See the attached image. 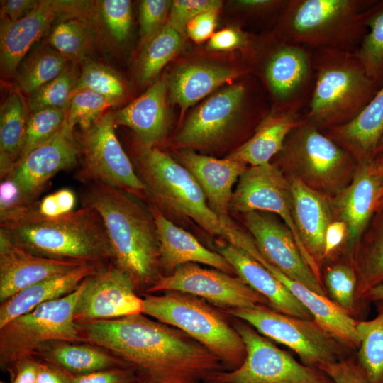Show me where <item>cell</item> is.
Listing matches in <instances>:
<instances>
[{
	"mask_svg": "<svg viewBox=\"0 0 383 383\" xmlns=\"http://www.w3.org/2000/svg\"><path fill=\"white\" fill-rule=\"evenodd\" d=\"M76 323L82 342L114 355L140 380L203 383L226 370L214 354L192 337L143 313Z\"/></svg>",
	"mask_w": 383,
	"mask_h": 383,
	"instance_id": "6da1fadb",
	"label": "cell"
},
{
	"mask_svg": "<svg viewBox=\"0 0 383 383\" xmlns=\"http://www.w3.org/2000/svg\"><path fill=\"white\" fill-rule=\"evenodd\" d=\"M84 184L82 206L93 208L101 216L113 263L131 277L136 289H148L160 277L159 244L150 209L124 191L97 182Z\"/></svg>",
	"mask_w": 383,
	"mask_h": 383,
	"instance_id": "7a4b0ae2",
	"label": "cell"
},
{
	"mask_svg": "<svg viewBox=\"0 0 383 383\" xmlns=\"http://www.w3.org/2000/svg\"><path fill=\"white\" fill-rule=\"evenodd\" d=\"M33 204L0 220V230L18 245L48 258L98 265L113 262L105 226L95 209L82 206L67 214L46 218L35 211Z\"/></svg>",
	"mask_w": 383,
	"mask_h": 383,
	"instance_id": "3957f363",
	"label": "cell"
},
{
	"mask_svg": "<svg viewBox=\"0 0 383 383\" xmlns=\"http://www.w3.org/2000/svg\"><path fill=\"white\" fill-rule=\"evenodd\" d=\"M133 149L135 163L154 204L189 218L210 234L242 248L250 234L230 217L221 216L210 208L202 189L184 166L157 147L138 142Z\"/></svg>",
	"mask_w": 383,
	"mask_h": 383,
	"instance_id": "277c9868",
	"label": "cell"
},
{
	"mask_svg": "<svg viewBox=\"0 0 383 383\" xmlns=\"http://www.w3.org/2000/svg\"><path fill=\"white\" fill-rule=\"evenodd\" d=\"M312 60L314 82L303 118L321 131L353 120L379 89L353 52L312 50Z\"/></svg>",
	"mask_w": 383,
	"mask_h": 383,
	"instance_id": "5b68a950",
	"label": "cell"
},
{
	"mask_svg": "<svg viewBox=\"0 0 383 383\" xmlns=\"http://www.w3.org/2000/svg\"><path fill=\"white\" fill-rule=\"evenodd\" d=\"M370 2L287 1L279 26L281 40L311 50L354 52L366 31L365 21Z\"/></svg>",
	"mask_w": 383,
	"mask_h": 383,
	"instance_id": "8992f818",
	"label": "cell"
},
{
	"mask_svg": "<svg viewBox=\"0 0 383 383\" xmlns=\"http://www.w3.org/2000/svg\"><path fill=\"white\" fill-rule=\"evenodd\" d=\"M143 299V314L192 337L214 354L226 370L243 362L246 351L241 337L223 313L205 300L174 291L145 294Z\"/></svg>",
	"mask_w": 383,
	"mask_h": 383,
	"instance_id": "52a82bcc",
	"label": "cell"
},
{
	"mask_svg": "<svg viewBox=\"0 0 383 383\" xmlns=\"http://www.w3.org/2000/svg\"><path fill=\"white\" fill-rule=\"evenodd\" d=\"M277 155L286 174L331 198L350 183L357 165L348 151L304 120Z\"/></svg>",
	"mask_w": 383,
	"mask_h": 383,
	"instance_id": "ba28073f",
	"label": "cell"
},
{
	"mask_svg": "<svg viewBox=\"0 0 383 383\" xmlns=\"http://www.w3.org/2000/svg\"><path fill=\"white\" fill-rule=\"evenodd\" d=\"M84 281L72 293L44 303L0 328L2 369L14 372L21 362L34 359L49 343L82 342L74 312Z\"/></svg>",
	"mask_w": 383,
	"mask_h": 383,
	"instance_id": "9c48e42d",
	"label": "cell"
},
{
	"mask_svg": "<svg viewBox=\"0 0 383 383\" xmlns=\"http://www.w3.org/2000/svg\"><path fill=\"white\" fill-rule=\"evenodd\" d=\"M224 311L248 323L265 338L289 348L305 365L317 368L353 355V350L314 319L284 314L266 305Z\"/></svg>",
	"mask_w": 383,
	"mask_h": 383,
	"instance_id": "30bf717a",
	"label": "cell"
},
{
	"mask_svg": "<svg viewBox=\"0 0 383 383\" xmlns=\"http://www.w3.org/2000/svg\"><path fill=\"white\" fill-rule=\"evenodd\" d=\"M113 112H104L94 123L74 133L81 167L77 174L84 184L97 182L134 196H148L116 132Z\"/></svg>",
	"mask_w": 383,
	"mask_h": 383,
	"instance_id": "8fae6325",
	"label": "cell"
},
{
	"mask_svg": "<svg viewBox=\"0 0 383 383\" xmlns=\"http://www.w3.org/2000/svg\"><path fill=\"white\" fill-rule=\"evenodd\" d=\"M232 325L245 344V360L239 367L222 370L211 380L220 383H334L321 370L296 361L248 323L233 318Z\"/></svg>",
	"mask_w": 383,
	"mask_h": 383,
	"instance_id": "7c38bea8",
	"label": "cell"
},
{
	"mask_svg": "<svg viewBox=\"0 0 383 383\" xmlns=\"http://www.w3.org/2000/svg\"><path fill=\"white\" fill-rule=\"evenodd\" d=\"M174 291L201 298L223 309L270 306L268 301L238 276L203 268L196 263L184 264L172 273L160 276L146 289L149 294Z\"/></svg>",
	"mask_w": 383,
	"mask_h": 383,
	"instance_id": "4fadbf2b",
	"label": "cell"
},
{
	"mask_svg": "<svg viewBox=\"0 0 383 383\" xmlns=\"http://www.w3.org/2000/svg\"><path fill=\"white\" fill-rule=\"evenodd\" d=\"M243 215L252 211L273 213L279 216L292 233L300 251L316 274L321 272L304 250L293 218L292 195L287 175L275 164L251 166L238 179L230 209Z\"/></svg>",
	"mask_w": 383,
	"mask_h": 383,
	"instance_id": "5bb4252c",
	"label": "cell"
},
{
	"mask_svg": "<svg viewBox=\"0 0 383 383\" xmlns=\"http://www.w3.org/2000/svg\"><path fill=\"white\" fill-rule=\"evenodd\" d=\"M135 291L131 277L110 262L84 279L74 320H111L142 313L143 299Z\"/></svg>",
	"mask_w": 383,
	"mask_h": 383,
	"instance_id": "9a60e30c",
	"label": "cell"
},
{
	"mask_svg": "<svg viewBox=\"0 0 383 383\" xmlns=\"http://www.w3.org/2000/svg\"><path fill=\"white\" fill-rule=\"evenodd\" d=\"M79 155L74 130L64 123L52 138L18 159L0 178L14 182L27 202L33 204L50 179L57 172L76 166Z\"/></svg>",
	"mask_w": 383,
	"mask_h": 383,
	"instance_id": "2e32d148",
	"label": "cell"
},
{
	"mask_svg": "<svg viewBox=\"0 0 383 383\" xmlns=\"http://www.w3.org/2000/svg\"><path fill=\"white\" fill-rule=\"evenodd\" d=\"M244 223L263 256L286 276L326 296L321 279L304 258L284 223L269 212L244 214Z\"/></svg>",
	"mask_w": 383,
	"mask_h": 383,
	"instance_id": "e0dca14e",
	"label": "cell"
},
{
	"mask_svg": "<svg viewBox=\"0 0 383 383\" xmlns=\"http://www.w3.org/2000/svg\"><path fill=\"white\" fill-rule=\"evenodd\" d=\"M383 187V172L374 160L357 163L350 183L331 198L334 219L347 228L343 253L353 252L370 221Z\"/></svg>",
	"mask_w": 383,
	"mask_h": 383,
	"instance_id": "ac0fdd59",
	"label": "cell"
},
{
	"mask_svg": "<svg viewBox=\"0 0 383 383\" xmlns=\"http://www.w3.org/2000/svg\"><path fill=\"white\" fill-rule=\"evenodd\" d=\"M263 77L279 107L300 111L314 82L312 50L282 40L264 65Z\"/></svg>",
	"mask_w": 383,
	"mask_h": 383,
	"instance_id": "d6986e66",
	"label": "cell"
},
{
	"mask_svg": "<svg viewBox=\"0 0 383 383\" xmlns=\"http://www.w3.org/2000/svg\"><path fill=\"white\" fill-rule=\"evenodd\" d=\"M78 1L43 0L26 16L11 21L1 17L0 65L1 74H16L30 49L50 28L54 21L76 9Z\"/></svg>",
	"mask_w": 383,
	"mask_h": 383,
	"instance_id": "ffe728a7",
	"label": "cell"
},
{
	"mask_svg": "<svg viewBox=\"0 0 383 383\" xmlns=\"http://www.w3.org/2000/svg\"><path fill=\"white\" fill-rule=\"evenodd\" d=\"M245 89L234 84L204 101L190 116L176 137L184 148H206L219 142L237 121Z\"/></svg>",
	"mask_w": 383,
	"mask_h": 383,
	"instance_id": "44dd1931",
	"label": "cell"
},
{
	"mask_svg": "<svg viewBox=\"0 0 383 383\" xmlns=\"http://www.w3.org/2000/svg\"><path fill=\"white\" fill-rule=\"evenodd\" d=\"M86 264L91 263L37 255L18 245L0 230V302L30 285Z\"/></svg>",
	"mask_w": 383,
	"mask_h": 383,
	"instance_id": "7402d4cb",
	"label": "cell"
},
{
	"mask_svg": "<svg viewBox=\"0 0 383 383\" xmlns=\"http://www.w3.org/2000/svg\"><path fill=\"white\" fill-rule=\"evenodd\" d=\"M287 175L291 185L293 218L299 239L321 272L326 233L335 220L331 197L311 189L296 177Z\"/></svg>",
	"mask_w": 383,
	"mask_h": 383,
	"instance_id": "603a6c76",
	"label": "cell"
},
{
	"mask_svg": "<svg viewBox=\"0 0 383 383\" xmlns=\"http://www.w3.org/2000/svg\"><path fill=\"white\" fill-rule=\"evenodd\" d=\"M159 244L160 266L167 274L187 263H200L229 274L234 269L219 252L204 247L190 233L177 226L152 203L150 205Z\"/></svg>",
	"mask_w": 383,
	"mask_h": 383,
	"instance_id": "cb8c5ba5",
	"label": "cell"
},
{
	"mask_svg": "<svg viewBox=\"0 0 383 383\" xmlns=\"http://www.w3.org/2000/svg\"><path fill=\"white\" fill-rule=\"evenodd\" d=\"M176 157L199 184L210 208L221 216L229 217L232 189L247 169V164L228 157L216 159L189 148L179 150Z\"/></svg>",
	"mask_w": 383,
	"mask_h": 383,
	"instance_id": "d4e9b609",
	"label": "cell"
},
{
	"mask_svg": "<svg viewBox=\"0 0 383 383\" xmlns=\"http://www.w3.org/2000/svg\"><path fill=\"white\" fill-rule=\"evenodd\" d=\"M223 255L248 286L263 296L270 307L284 314L313 319L309 310L270 271L243 250L228 243H219Z\"/></svg>",
	"mask_w": 383,
	"mask_h": 383,
	"instance_id": "484cf974",
	"label": "cell"
},
{
	"mask_svg": "<svg viewBox=\"0 0 383 383\" xmlns=\"http://www.w3.org/2000/svg\"><path fill=\"white\" fill-rule=\"evenodd\" d=\"M167 87L165 80L160 79L140 96L113 113L116 127L127 126L135 133L142 145L157 147L168 128Z\"/></svg>",
	"mask_w": 383,
	"mask_h": 383,
	"instance_id": "4316f807",
	"label": "cell"
},
{
	"mask_svg": "<svg viewBox=\"0 0 383 383\" xmlns=\"http://www.w3.org/2000/svg\"><path fill=\"white\" fill-rule=\"evenodd\" d=\"M357 163L372 161L383 134V83L360 113L347 123L325 131Z\"/></svg>",
	"mask_w": 383,
	"mask_h": 383,
	"instance_id": "83f0119b",
	"label": "cell"
},
{
	"mask_svg": "<svg viewBox=\"0 0 383 383\" xmlns=\"http://www.w3.org/2000/svg\"><path fill=\"white\" fill-rule=\"evenodd\" d=\"M303 121L299 110L279 107L261 121L250 139L227 157L251 166L270 163L282 150L289 134Z\"/></svg>",
	"mask_w": 383,
	"mask_h": 383,
	"instance_id": "f1b7e54d",
	"label": "cell"
},
{
	"mask_svg": "<svg viewBox=\"0 0 383 383\" xmlns=\"http://www.w3.org/2000/svg\"><path fill=\"white\" fill-rule=\"evenodd\" d=\"M103 266L86 264L67 273L42 280L18 292L1 303L0 328L44 303L72 293L85 279Z\"/></svg>",
	"mask_w": 383,
	"mask_h": 383,
	"instance_id": "f546056e",
	"label": "cell"
},
{
	"mask_svg": "<svg viewBox=\"0 0 383 383\" xmlns=\"http://www.w3.org/2000/svg\"><path fill=\"white\" fill-rule=\"evenodd\" d=\"M235 70L206 64H189L179 67L171 77L168 87L172 102L182 112L225 82L237 77Z\"/></svg>",
	"mask_w": 383,
	"mask_h": 383,
	"instance_id": "4dcf8cb0",
	"label": "cell"
},
{
	"mask_svg": "<svg viewBox=\"0 0 383 383\" xmlns=\"http://www.w3.org/2000/svg\"><path fill=\"white\" fill-rule=\"evenodd\" d=\"M352 258L357 275L356 298L362 309L365 294L383 284V208L375 210Z\"/></svg>",
	"mask_w": 383,
	"mask_h": 383,
	"instance_id": "1f68e13d",
	"label": "cell"
},
{
	"mask_svg": "<svg viewBox=\"0 0 383 383\" xmlns=\"http://www.w3.org/2000/svg\"><path fill=\"white\" fill-rule=\"evenodd\" d=\"M44 346L38 355L44 360L72 375H80L96 371L128 367L109 351L87 343L55 342Z\"/></svg>",
	"mask_w": 383,
	"mask_h": 383,
	"instance_id": "d6a6232c",
	"label": "cell"
},
{
	"mask_svg": "<svg viewBox=\"0 0 383 383\" xmlns=\"http://www.w3.org/2000/svg\"><path fill=\"white\" fill-rule=\"evenodd\" d=\"M21 94L13 91L0 109V177L19 159L26 137L28 111Z\"/></svg>",
	"mask_w": 383,
	"mask_h": 383,
	"instance_id": "836d02e7",
	"label": "cell"
},
{
	"mask_svg": "<svg viewBox=\"0 0 383 383\" xmlns=\"http://www.w3.org/2000/svg\"><path fill=\"white\" fill-rule=\"evenodd\" d=\"M321 281L328 297L353 318L360 312L357 275L351 256L340 254L324 262ZM322 266V267H323Z\"/></svg>",
	"mask_w": 383,
	"mask_h": 383,
	"instance_id": "e575fe53",
	"label": "cell"
},
{
	"mask_svg": "<svg viewBox=\"0 0 383 383\" xmlns=\"http://www.w3.org/2000/svg\"><path fill=\"white\" fill-rule=\"evenodd\" d=\"M69 60L48 45L38 46L26 55L17 68L18 89L31 94L70 68Z\"/></svg>",
	"mask_w": 383,
	"mask_h": 383,
	"instance_id": "d590c367",
	"label": "cell"
},
{
	"mask_svg": "<svg viewBox=\"0 0 383 383\" xmlns=\"http://www.w3.org/2000/svg\"><path fill=\"white\" fill-rule=\"evenodd\" d=\"M377 315L371 320L357 321L360 343L356 360L367 377V383H383V301Z\"/></svg>",
	"mask_w": 383,
	"mask_h": 383,
	"instance_id": "8d00e7d4",
	"label": "cell"
},
{
	"mask_svg": "<svg viewBox=\"0 0 383 383\" xmlns=\"http://www.w3.org/2000/svg\"><path fill=\"white\" fill-rule=\"evenodd\" d=\"M365 25L367 32L353 53L367 75L379 84L383 79V2L367 9Z\"/></svg>",
	"mask_w": 383,
	"mask_h": 383,
	"instance_id": "74e56055",
	"label": "cell"
},
{
	"mask_svg": "<svg viewBox=\"0 0 383 383\" xmlns=\"http://www.w3.org/2000/svg\"><path fill=\"white\" fill-rule=\"evenodd\" d=\"M181 35L167 21L157 35L147 44L139 62V78L145 84L158 74L164 66L179 51Z\"/></svg>",
	"mask_w": 383,
	"mask_h": 383,
	"instance_id": "f35d334b",
	"label": "cell"
},
{
	"mask_svg": "<svg viewBox=\"0 0 383 383\" xmlns=\"http://www.w3.org/2000/svg\"><path fill=\"white\" fill-rule=\"evenodd\" d=\"M48 44L70 60L81 61L91 48V36L82 21L65 18L51 28Z\"/></svg>",
	"mask_w": 383,
	"mask_h": 383,
	"instance_id": "ab89813d",
	"label": "cell"
},
{
	"mask_svg": "<svg viewBox=\"0 0 383 383\" xmlns=\"http://www.w3.org/2000/svg\"><path fill=\"white\" fill-rule=\"evenodd\" d=\"M82 89L96 92L117 104L126 94L124 84L114 70L103 64L91 61L84 63L73 94Z\"/></svg>",
	"mask_w": 383,
	"mask_h": 383,
	"instance_id": "60d3db41",
	"label": "cell"
},
{
	"mask_svg": "<svg viewBox=\"0 0 383 383\" xmlns=\"http://www.w3.org/2000/svg\"><path fill=\"white\" fill-rule=\"evenodd\" d=\"M67 108L48 107L29 113L20 157L52 138L62 127Z\"/></svg>",
	"mask_w": 383,
	"mask_h": 383,
	"instance_id": "b9f144b4",
	"label": "cell"
},
{
	"mask_svg": "<svg viewBox=\"0 0 383 383\" xmlns=\"http://www.w3.org/2000/svg\"><path fill=\"white\" fill-rule=\"evenodd\" d=\"M113 100L89 89L74 93L70 100L65 124L71 129L79 125L84 129L94 123L109 107L116 104Z\"/></svg>",
	"mask_w": 383,
	"mask_h": 383,
	"instance_id": "7bdbcfd3",
	"label": "cell"
},
{
	"mask_svg": "<svg viewBox=\"0 0 383 383\" xmlns=\"http://www.w3.org/2000/svg\"><path fill=\"white\" fill-rule=\"evenodd\" d=\"M78 77L68 68L55 79L29 95L27 106L30 112L48 107L67 108Z\"/></svg>",
	"mask_w": 383,
	"mask_h": 383,
	"instance_id": "ee69618b",
	"label": "cell"
},
{
	"mask_svg": "<svg viewBox=\"0 0 383 383\" xmlns=\"http://www.w3.org/2000/svg\"><path fill=\"white\" fill-rule=\"evenodd\" d=\"M102 19L111 35L118 42L127 39L131 28V2L128 0L99 1Z\"/></svg>",
	"mask_w": 383,
	"mask_h": 383,
	"instance_id": "f6af8a7d",
	"label": "cell"
},
{
	"mask_svg": "<svg viewBox=\"0 0 383 383\" xmlns=\"http://www.w3.org/2000/svg\"><path fill=\"white\" fill-rule=\"evenodd\" d=\"M221 5L222 1L218 0H175L171 3L167 21L182 35L195 16L206 11L219 9Z\"/></svg>",
	"mask_w": 383,
	"mask_h": 383,
	"instance_id": "bcb514c9",
	"label": "cell"
},
{
	"mask_svg": "<svg viewBox=\"0 0 383 383\" xmlns=\"http://www.w3.org/2000/svg\"><path fill=\"white\" fill-rule=\"evenodd\" d=\"M172 1L143 0L140 4V35L147 44L161 30Z\"/></svg>",
	"mask_w": 383,
	"mask_h": 383,
	"instance_id": "7dc6e473",
	"label": "cell"
},
{
	"mask_svg": "<svg viewBox=\"0 0 383 383\" xmlns=\"http://www.w3.org/2000/svg\"><path fill=\"white\" fill-rule=\"evenodd\" d=\"M76 196L70 189L64 188L50 194L33 204L35 211L40 216L55 218L74 211Z\"/></svg>",
	"mask_w": 383,
	"mask_h": 383,
	"instance_id": "c3c4849f",
	"label": "cell"
},
{
	"mask_svg": "<svg viewBox=\"0 0 383 383\" xmlns=\"http://www.w3.org/2000/svg\"><path fill=\"white\" fill-rule=\"evenodd\" d=\"M317 368L334 383H367L365 372L354 355L340 361L321 364Z\"/></svg>",
	"mask_w": 383,
	"mask_h": 383,
	"instance_id": "681fc988",
	"label": "cell"
},
{
	"mask_svg": "<svg viewBox=\"0 0 383 383\" xmlns=\"http://www.w3.org/2000/svg\"><path fill=\"white\" fill-rule=\"evenodd\" d=\"M71 383H134L140 380L130 367H121L80 374H70Z\"/></svg>",
	"mask_w": 383,
	"mask_h": 383,
	"instance_id": "f907efd6",
	"label": "cell"
},
{
	"mask_svg": "<svg viewBox=\"0 0 383 383\" xmlns=\"http://www.w3.org/2000/svg\"><path fill=\"white\" fill-rule=\"evenodd\" d=\"M33 204L27 202L14 182L9 178H1L0 220L25 211Z\"/></svg>",
	"mask_w": 383,
	"mask_h": 383,
	"instance_id": "816d5d0a",
	"label": "cell"
},
{
	"mask_svg": "<svg viewBox=\"0 0 383 383\" xmlns=\"http://www.w3.org/2000/svg\"><path fill=\"white\" fill-rule=\"evenodd\" d=\"M218 11L216 9L204 11L189 22L186 32L194 42H204L213 35Z\"/></svg>",
	"mask_w": 383,
	"mask_h": 383,
	"instance_id": "f5cc1de1",
	"label": "cell"
},
{
	"mask_svg": "<svg viewBox=\"0 0 383 383\" xmlns=\"http://www.w3.org/2000/svg\"><path fill=\"white\" fill-rule=\"evenodd\" d=\"M248 43L246 35L235 27L223 28L213 34L208 47L213 50H231L245 47Z\"/></svg>",
	"mask_w": 383,
	"mask_h": 383,
	"instance_id": "db71d44e",
	"label": "cell"
},
{
	"mask_svg": "<svg viewBox=\"0 0 383 383\" xmlns=\"http://www.w3.org/2000/svg\"><path fill=\"white\" fill-rule=\"evenodd\" d=\"M346 233V226L343 221L334 220L330 223L326 233L324 262L343 254Z\"/></svg>",
	"mask_w": 383,
	"mask_h": 383,
	"instance_id": "11a10c76",
	"label": "cell"
},
{
	"mask_svg": "<svg viewBox=\"0 0 383 383\" xmlns=\"http://www.w3.org/2000/svg\"><path fill=\"white\" fill-rule=\"evenodd\" d=\"M1 2V17L16 21L31 13L38 6L40 1L6 0Z\"/></svg>",
	"mask_w": 383,
	"mask_h": 383,
	"instance_id": "9f6ffc18",
	"label": "cell"
},
{
	"mask_svg": "<svg viewBox=\"0 0 383 383\" xmlns=\"http://www.w3.org/2000/svg\"><path fill=\"white\" fill-rule=\"evenodd\" d=\"M35 383H71L70 374L48 362H37Z\"/></svg>",
	"mask_w": 383,
	"mask_h": 383,
	"instance_id": "6f0895ef",
	"label": "cell"
},
{
	"mask_svg": "<svg viewBox=\"0 0 383 383\" xmlns=\"http://www.w3.org/2000/svg\"><path fill=\"white\" fill-rule=\"evenodd\" d=\"M37 362L34 359L21 362L15 369L14 379L11 383H35Z\"/></svg>",
	"mask_w": 383,
	"mask_h": 383,
	"instance_id": "680465c9",
	"label": "cell"
},
{
	"mask_svg": "<svg viewBox=\"0 0 383 383\" xmlns=\"http://www.w3.org/2000/svg\"><path fill=\"white\" fill-rule=\"evenodd\" d=\"M383 301V284L370 289L364 296L362 302L364 306L371 302Z\"/></svg>",
	"mask_w": 383,
	"mask_h": 383,
	"instance_id": "91938a15",
	"label": "cell"
},
{
	"mask_svg": "<svg viewBox=\"0 0 383 383\" xmlns=\"http://www.w3.org/2000/svg\"><path fill=\"white\" fill-rule=\"evenodd\" d=\"M382 155H383V134L380 138L379 143L377 148L375 158L382 156Z\"/></svg>",
	"mask_w": 383,
	"mask_h": 383,
	"instance_id": "94428289",
	"label": "cell"
},
{
	"mask_svg": "<svg viewBox=\"0 0 383 383\" xmlns=\"http://www.w3.org/2000/svg\"><path fill=\"white\" fill-rule=\"evenodd\" d=\"M383 208V196L379 199L376 204L375 210Z\"/></svg>",
	"mask_w": 383,
	"mask_h": 383,
	"instance_id": "6125c7cd",
	"label": "cell"
},
{
	"mask_svg": "<svg viewBox=\"0 0 383 383\" xmlns=\"http://www.w3.org/2000/svg\"><path fill=\"white\" fill-rule=\"evenodd\" d=\"M134 383H156V382L145 381V380H140V381L134 382Z\"/></svg>",
	"mask_w": 383,
	"mask_h": 383,
	"instance_id": "be15d7a7",
	"label": "cell"
},
{
	"mask_svg": "<svg viewBox=\"0 0 383 383\" xmlns=\"http://www.w3.org/2000/svg\"><path fill=\"white\" fill-rule=\"evenodd\" d=\"M203 383H220V382H216V381L211 380V381L205 382H203Z\"/></svg>",
	"mask_w": 383,
	"mask_h": 383,
	"instance_id": "e7e4bbea",
	"label": "cell"
},
{
	"mask_svg": "<svg viewBox=\"0 0 383 383\" xmlns=\"http://www.w3.org/2000/svg\"><path fill=\"white\" fill-rule=\"evenodd\" d=\"M383 196V187L382 188V190H381V192H380V196H379V199ZM379 201V200H378Z\"/></svg>",
	"mask_w": 383,
	"mask_h": 383,
	"instance_id": "03108f58",
	"label": "cell"
}]
</instances>
